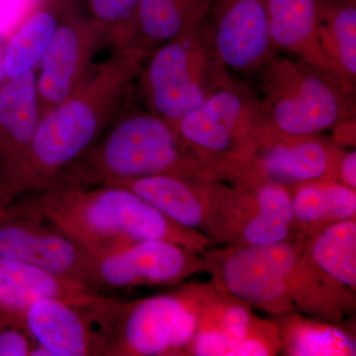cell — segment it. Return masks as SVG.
Listing matches in <instances>:
<instances>
[{"label":"cell","instance_id":"obj_15","mask_svg":"<svg viewBox=\"0 0 356 356\" xmlns=\"http://www.w3.org/2000/svg\"><path fill=\"white\" fill-rule=\"evenodd\" d=\"M95 292L72 278L0 257V325L21 327L25 311L41 300L76 299Z\"/></svg>","mask_w":356,"mask_h":356},{"label":"cell","instance_id":"obj_19","mask_svg":"<svg viewBox=\"0 0 356 356\" xmlns=\"http://www.w3.org/2000/svg\"><path fill=\"white\" fill-rule=\"evenodd\" d=\"M191 180L177 175H158L108 184L130 189L175 224L195 229L204 224L206 210L197 187Z\"/></svg>","mask_w":356,"mask_h":356},{"label":"cell","instance_id":"obj_23","mask_svg":"<svg viewBox=\"0 0 356 356\" xmlns=\"http://www.w3.org/2000/svg\"><path fill=\"white\" fill-rule=\"evenodd\" d=\"M257 213L243 229L247 245H267L284 242L294 220L292 198L278 184L264 185L257 194Z\"/></svg>","mask_w":356,"mask_h":356},{"label":"cell","instance_id":"obj_28","mask_svg":"<svg viewBox=\"0 0 356 356\" xmlns=\"http://www.w3.org/2000/svg\"><path fill=\"white\" fill-rule=\"evenodd\" d=\"M261 332H252L250 327L248 336L242 343L233 348L228 353V356H267L274 355L275 344H273L269 339L261 337Z\"/></svg>","mask_w":356,"mask_h":356},{"label":"cell","instance_id":"obj_26","mask_svg":"<svg viewBox=\"0 0 356 356\" xmlns=\"http://www.w3.org/2000/svg\"><path fill=\"white\" fill-rule=\"evenodd\" d=\"M140 0H88L90 17L107 33L112 43L120 38L135 16Z\"/></svg>","mask_w":356,"mask_h":356},{"label":"cell","instance_id":"obj_5","mask_svg":"<svg viewBox=\"0 0 356 356\" xmlns=\"http://www.w3.org/2000/svg\"><path fill=\"white\" fill-rule=\"evenodd\" d=\"M257 100L261 134L308 137L336 126L346 112V83L324 70L281 60L268 65Z\"/></svg>","mask_w":356,"mask_h":356},{"label":"cell","instance_id":"obj_7","mask_svg":"<svg viewBox=\"0 0 356 356\" xmlns=\"http://www.w3.org/2000/svg\"><path fill=\"white\" fill-rule=\"evenodd\" d=\"M199 315V302L189 291L122 302L111 356L178 355L191 346Z\"/></svg>","mask_w":356,"mask_h":356},{"label":"cell","instance_id":"obj_2","mask_svg":"<svg viewBox=\"0 0 356 356\" xmlns=\"http://www.w3.org/2000/svg\"><path fill=\"white\" fill-rule=\"evenodd\" d=\"M11 205L31 211L53 225L91 257L134 243L166 240L193 250L200 240L145 199L119 185L62 186L18 199Z\"/></svg>","mask_w":356,"mask_h":356},{"label":"cell","instance_id":"obj_24","mask_svg":"<svg viewBox=\"0 0 356 356\" xmlns=\"http://www.w3.org/2000/svg\"><path fill=\"white\" fill-rule=\"evenodd\" d=\"M294 219L303 224L339 222L355 218V189L337 184H307L292 198Z\"/></svg>","mask_w":356,"mask_h":356},{"label":"cell","instance_id":"obj_18","mask_svg":"<svg viewBox=\"0 0 356 356\" xmlns=\"http://www.w3.org/2000/svg\"><path fill=\"white\" fill-rule=\"evenodd\" d=\"M267 13L273 47L336 76L318 43L317 0H267Z\"/></svg>","mask_w":356,"mask_h":356},{"label":"cell","instance_id":"obj_8","mask_svg":"<svg viewBox=\"0 0 356 356\" xmlns=\"http://www.w3.org/2000/svg\"><path fill=\"white\" fill-rule=\"evenodd\" d=\"M172 127L199 153L234 156L261 134L257 99L226 83Z\"/></svg>","mask_w":356,"mask_h":356},{"label":"cell","instance_id":"obj_9","mask_svg":"<svg viewBox=\"0 0 356 356\" xmlns=\"http://www.w3.org/2000/svg\"><path fill=\"white\" fill-rule=\"evenodd\" d=\"M105 38H108L106 31L90 16H83L74 3L67 8L40 62L36 76L40 116L76 90Z\"/></svg>","mask_w":356,"mask_h":356},{"label":"cell","instance_id":"obj_20","mask_svg":"<svg viewBox=\"0 0 356 356\" xmlns=\"http://www.w3.org/2000/svg\"><path fill=\"white\" fill-rule=\"evenodd\" d=\"M317 31L321 50L343 83L356 76L355 0H317Z\"/></svg>","mask_w":356,"mask_h":356},{"label":"cell","instance_id":"obj_6","mask_svg":"<svg viewBox=\"0 0 356 356\" xmlns=\"http://www.w3.org/2000/svg\"><path fill=\"white\" fill-rule=\"evenodd\" d=\"M121 307L97 292L41 300L25 311L21 327L51 356H111Z\"/></svg>","mask_w":356,"mask_h":356},{"label":"cell","instance_id":"obj_17","mask_svg":"<svg viewBox=\"0 0 356 356\" xmlns=\"http://www.w3.org/2000/svg\"><path fill=\"white\" fill-rule=\"evenodd\" d=\"M74 0H36L9 35L3 50L4 81L32 72L50 46L63 15Z\"/></svg>","mask_w":356,"mask_h":356},{"label":"cell","instance_id":"obj_27","mask_svg":"<svg viewBox=\"0 0 356 356\" xmlns=\"http://www.w3.org/2000/svg\"><path fill=\"white\" fill-rule=\"evenodd\" d=\"M36 341L23 327L0 325V356H30Z\"/></svg>","mask_w":356,"mask_h":356},{"label":"cell","instance_id":"obj_13","mask_svg":"<svg viewBox=\"0 0 356 356\" xmlns=\"http://www.w3.org/2000/svg\"><path fill=\"white\" fill-rule=\"evenodd\" d=\"M208 35L224 67L250 72L266 65L273 49L267 0H212Z\"/></svg>","mask_w":356,"mask_h":356},{"label":"cell","instance_id":"obj_16","mask_svg":"<svg viewBox=\"0 0 356 356\" xmlns=\"http://www.w3.org/2000/svg\"><path fill=\"white\" fill-rule=\"evenodd\" d=\"M212 0H140L127 31L114 49L147 54L200 24Z\"/></svg>","mask_w":356,"mask_h":356},{"label":"cell","instance_id":"obj_21","mask_svg":"<svg viewBox=\"0 0 356 356\" xmlns=\"http://www.w3.org/2000/svg\"><path fill=\"white\" fill-rule=\"evenodd\" d=\"M298 138L273 143L262 156V168L275 184L313 181L331 168V156L322 143Z\"/></svg>","mask_w":356,"mask_h":356},{"label":"cell","instance_id":"obj_11","mask_svg":"<svg viewBox=\"0 0 356 356\" xmlns=\"http://www.w3.org/2000/svg\"><path fill=\"white\" fill-rule=\"evenodd\" d=\"M191 252L170 241L149 240L112 254L90 257L89 287L96 291L102 287L177 284L200 266Z\"/></svg>","mask_w":356,"mask_h":356},{"label":"cell","instance_id":"obj_10","mask_svg":"<svg viewBox=\"0 0 356 356\" xmlns=\"http://www.w3.org/2000/svg\"><path fill=\"white\" fill-rule=\"evenodd\" d=\"M0 257L41 267L89 287L90 255L43 218L19 206L0 212Z\"/></svg>","mask_w":356,"mask_h":356},{"label":"cell","instance_id":"obj_4","mask_svg":"<svg viewBox=\"0 0 356 356\" xmlns=\"http://www.w3.org/2000/svg\"><path fill=\"white\" fill-rule=\"evenodd\" d=\"M202 22L154 50L142 72L149 111L172 126L227 81Z\"/></svg>","mask_w":356,"mask_h":356},{"label":"cell","instance_id":"obj_12","mask_svg":"<svg viewBox=\"0 0 356 356\" xmlns=\"http://www.w3.org/2000/svg\"><path fill=\"white\" fill-rule=\"evenodd\" d=\"M297 252L284 242L247 245L224 259L222 280L229 294L271 310L290 306Z\"/></svg>","mask_w":356,"mask_h":356},{"label":"cell","instance_id":"obj_1","mask_svg":"<svg viewBox=\"0 0 356 356\" xmlns=\"http://www.w3.org/2000/svg\"><path fill=\"white\" fill-rule=\"evenodd\" d=\"M114 50L111 57L90 67L64 102L40 118L13 202L53 188L120 115L146 54Z\"/></svg>","mask_w":356,"mask_h":356},{"label":"cell","instance_id":"obj_3","mask_svg":"<svg viewBox=\"0 0 356 356\" xmlns=\"http://www.w3.org/2000/svg\"><path fill=\"white\" fill-rule=\"evenodd\" d=\"M197 154L168 122L152 112L124 107L95 146L53 188L96 186L158 175L193 178L200 172Z\"/></svg>","mask_w":356,"mask_h":356},{"label":"cell","instance_id":"obj_25","mask_svg":"<svg viewBox=\"0 0 356 356\" xmlns=\"http://www.w3.org/2000/svg\"><path fill=\"white\" fill-rule=\"evenodd\" d=\"M285 346L294 356H350L356 355L355 339L332 325L298 322L288 330Z\"/></svg>","mask_w":356,"mask_h":356},{"label":"cell","instance_id":"obj_30","mask_svg":"<svg viewBox=\"0 0 356 356\" xmlns=\"http://www.w3.org/2000/svg\"><path fill=\"white\" fill-rule=\"evenodd\" d=\"M3 50H1V48H0V84H1V81H3Z\"/></svg>","mask_w":356,"mask_h":356},{"label":"cell","instance_id":"obj_14","mask_svg":"<svg viewBox=\"0 0 356 356\" xmlns=\"http://www.w3.org/2000/svg\"><path fill=\"white\" fill-rule=\"evenodd\" d=\"M36 72L0 84V212L13 202L38 126Z\"/></svg>","mask_w":356,"mask_h":356},{"label":"cell","instance_id":"obj_29","mask_svg":"<svg viewBox=\"0 0 356 356\" xmlns=\"http://www.w3.org/2000/svg\"><path fill=\"white\" fill-rule=\"evenodd\" d=\"M339 175L346 186L356 188V153L350 152L343 156L339 163Z\"/></svg>","mask_w":356,"mask_h":356},{"label":"cell","instance_id":"obj_22","mask_svg":"<svg viewBox=\"0 0 356 356\" xmlns=\"http://www.w3.org/2000/svg\"><path fill=\"white\" fill-rule=\"evenodd\" d=\"M316 266L343 286H356V224L353 219L332 222L314 241Z\"/></svg>","mask_w":356,"mask_h":356}]
</instances>
